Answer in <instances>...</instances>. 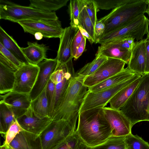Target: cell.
I'll return each instance as SVG.
<instances>
[{
  "mask_svg": "<svg viewBox=\"0 0 149 149\" xmlns=\"http://www.w3.org/2000/svg\"><path fill=\"white\" fill-rule=\"evenodd\" d=\"M125 136H111L105 142L97 146L90 147L91 149H125Z\"/></svg>",
  "mask_w": 149,
  "mask_h": 149,
  "instance_id": "obj_31",
  "label": "cell"
},
{
  "mask_svg": "<svg viewBox=\"0 0 149 149\" xmlns=\"http://www.w3.org/2000/svg\"><path fill=\"white\" fill-rule=\"evenodd\" d=\"M9 148L12 149H42L40 136L24 130L17 135Z\"/></svg>",
  "mask_w": 149,
  "mask_h": 149,
  "instance_id": "obj_18",
  "label": "cell"
},
{
  "mask_svg": "<svg viewBox=\"0 0 149 149\" xmlns=\"http://www.w3.org/2000/svg\"><path fill=\"white\" fill-rule=\"evenodd\" d=\"M0 43L13 54L20 61L24 64L29 63L16 42L0 26Z\"/></svg>",
  "mask_w": 149,
  "mask_h": 149,
  "instance_id": "obj_24",
  "label": "cell"
},
{
  "mask_svg": "<svg viewBox=\"0 0 149 149\" xmlns=\"http://www.w3.org/2000/svg\"><path fill=\"white\" fill-rule=\"evenodd\" d=\"M79 29L80 30L82 35L84 37L87 38L91 44L93 42L88 32L84 29L81 27L80 26L78 27Z\"/></svg>",
  "mask_w": 149,
  "mask_h": 149,
  "instance_id": "obj_46",
  "label": "cell"
},
{
  "mask_svg": "<svg viewBox=\"0 0 149 149\" xmlns=\"http://www.w3.org/2000/svg\"><path fill=\"white\" fill-rule=\"evenodd\" d=\"M86 38L84 37L83 40L79 46L78 47L74 60H77L82 54L85 47Z\"/></svg>",
  "mask_w": 149,
  "mask_h": 149,
  "instance_id": "obj_45",
  "label": "cell"
},
{
  "mask_svg": "<svg viewBox=\"0 0 149 149\" xmlns=\"http://www.w3.org/2000/svg\"><path fill=\"white\" fill-rule=\"evenodd\" d=\"M27 44L28 46L27 47H21V49L29 63L38 65L47 58L48 47L43 44H39L36 42H28Z\"/></svg>",
  "mask_w": 149,
  "mask_h": 149,
  "instance_id": "obj_20",
  "label": "cell"
},
{
  "mask_svg": "<svg viewBox=\"0 0 149 149\" xmlns=\"http://www.w3.org/2000/svg\"><path fill=\"white\" fill-rule=\"evenodd\" d=\"M0 52L18 68L24 64L0 43Z\"/></svg>",
  "mask_w": 149,
  "mask_h": 149,
  "instance_id": "obj_39",
  "label": "cell"
},
{
  "mask_svg": "<svg viewBox=\"0 0 149 149\" xmlns=\"http://www.w3.org/2000/svg\"><path fill=\"white\" fill-rule=\"evenodd\" d=\"M132 126L149 121V74H146L133 93L120 110Z\"/></svg>",
  "mask_w": 149,
  "mask_h": 149,
  "instance_id": "obj_3",
  "label": "cell"
},
{
  "mask_svg": "<svg viewBox=\"0 0 149 149\" xmlns=\"http://www.w3.org/2000/svg\"><path fill=\"white\" fill-rule=\"evenodd\" d=\"M16 119L11 109L1 100L0 102V132L6 135L12 122Z\"/></svg>",
  "mask_w": 149,
  "mask_h": 149,
  "instance_id": "obj_29",
  "label": "cell"
},
{
  "mask_svg": "<svg viewBox=\"0 0 149 149\" xmlns=\"http://www.w3.org/2000/svg\"><path fill=\"white\" fill-rule=\"evenodd\" d=\"M135 40L132 37H128L115 41L122 48L131 51L135 45Z\"/></svg>",
  "mask_w": 149,
  "mask_h": 149,
  "instance_id": "obj_40",
  "label": "cell"
},
{
  "mask_svg": "<svg viewBox=\"0 0 149 149\" xmlns=\"http://www.w3.org/2000/svg\"><path fill=\"white\" fill-rule=\"evenodd\" d=\"M35 39L37 40H40L42 39L43 36V35L41 33L37 32L34 35Z\"/></svg>",
  "mask_w": 149,
  "mask_h": 149,
  "instance_id": "obj_48",
  "label": "cell"
},
{
  "mask_svg": "<svg viewBox=\"0 0 149 149\" xmlns=\"http://www.w3.org/2000/svg\"><path fill=\"white\" fill-rule=\"evenodd\" d=\"M75 132L80 140L90 147L103 143L112 136L111 127L102 108L80 113Z\"/></svg>",
  "mask_w": 149,
  "mask_h": 149,
  "instance_id": "obj_1",
  "label": "cell"
},
{
  "mask_svg": "<svg viewBox=\"0 0 149 149\" xmlns=\"http://www.w3.org/2000/svg\"><path fill=\"white\" fill-rule=\"evenodd\" d=\"M143 75L118 91L109 101L110 107L116 110H120L141 81Z\"/></svg>",
  "mask_w": 149,
  "mask_h": 149,
  "instance_id": "obj_21",
  "label": "cell"
},
{
  "mask_svg": "<svg viewBox=\"0 0 149 149\" xmlns=\"http://www.w3.org/2000/svg\"><path fill=\"white\" fill-rule=\"evenodd\" d=\"M22 28L25 32L33 35L37 32L41 33L45 38H59L64 29L59 19H37L22 20L17 22Z\"/></svg>",
  "mask_w": 149,
  "mask_h": 149,
  "instance_id": "obj_9",
  "label": "cell"
},
{
  "mask_svg": "<svg viewBox=\"0 0 149 149\" xmlns=\"http://www.w3.org/2000/svg\"><path fill=\"white\" fill-rule=\"evenodd\" d=\"M8 149H11V148H9Z\"/></svg>",
  "mask_w": 149,
  "mask_h": 149,
  "instance_id": "obj_52",
  "label": "cell"
},
{
  "mask_svg": "<svg viewBox=\"0 0 149 149\" xmlns=\"http://www.w3.org/2000/svg\"><path fill=\"white\" fill-rule=\"evenodd\" d=\"M125 149H127V148L126 147V148H125Z\"/></svg>",
  "mask_w": 149,
  "mask_h": 149,
  "instance_id": "obj_51",
  "label": "cell"
},
{
  "mask_svg": "<svg viewBox=\"0 0 149 149\" xmlns=\"http://www.w3.org/2000/svg\"><path fill=\"white\" fill-rule=\"evenodd\" d=\"M148 5V0H129L113 9L100 19L105 26L102 36L121 27L140 15L144 14Z\"/></svg>",
  "mask_w": 149,
  "mask_h": 149,
  "instance_id": "obj_4",
  "label": "cell"
},
{
  "mask_svg": "<svg viewBox=\"0 0 149 149\" xmlns=\"http://www.w3.org/2000/svg\"><path fill=\"white\" fill-rule=\"evenodd\" d=\"M15 72L0 63V93L1 95L12 91L15 80Z\"/></svg>",
  "mask_w": 149,
  "mask_h": 149,
  "instance_id": "obj_26",
  "label": "cell"
},
{
  "mask_svg": "<svg viewBox=\"0 0 149 149\" xmlns=\"http://www.w3.org/2000/svg\"><path fill=\"white\" fill-rule=\"evenodd\" d=\"M8 148L9 147L4 144L3 145L0 146V149H8Z\"/></svg>",
  "mask_w": 149,
  "mask_h": 149,
  "instance_id": "obj_49",
  "label": "cell"
},
{
  "mask_svg": "<svg viewBox=\"0 0 149 149\" xmlns=\"http://www.w3.org/2000/svg\"><path fill=\"white\" fill-rule=\"evenodd\" d=\"M75 75L76 73L72 61L69 69L66 72L64 79L61 82L56 85L53 116L60 105L71 80Z\"/></svg>",
  "mask_w": 149,
  "mask_h": 149,
  "instance_id": "obj_23",
  "label": "cell"
},
{
  "mask_svg": "<svg viewBox=\"0 0 149 149\" xmlns=\"http://www.w3.org/2000/svg\"><path fill=\"white\" fill-rule=\"evenodd\" d=\"M127 67L131 71L141 76L146 74V51L145 40L135 42L131 51Z\"/></svg>",
  "mask_w": 149,
  "mask_h": 149,
  "instance_id": "obj_17",
  "label": "cell"
},
{
  "mask_svg": "<svg viewBox=\"0 0 149 149\" xmlns=\"http://www.w3.org/2000/svg\"><path fill=\"white\" fill-rule=\"evenodd\" d=\"M103 110L111 127L112 136H126L131 134V124L120 110L106 107L103 108Z\"/></svg>",
  "mask_w": 149,
  "mask_h": 149,
  "instance_id": "obj_13",
  "label": "cell"
},
{
  "mask_svg": "<svg viewBox=\"0 0 149 149\" xmlns=\"http://www.w3.org/2000/svg\"><path fill=\"white\" fill-rule=\"evenodd\" d=\"M126 64L121 60L108 58L94 73L84 78L83 84L88 88L92 87L121 71Z\"/></svg>",
  "mask_w": 149,
  "mask_h": 149,
  "instance_id": "obj_10",
  "label": "cell"
},
{
  "mask_svg": "<svg viewBox=\"0 0 149 149\" xmlns=\"http://www.w3.org/2000/svg\"><path fill=\"white\" fill-rule=\"evenodd\" d=\"M0 19L14 22L27 20L58 19L55 12H48L7 1H0Z\"/></svg>",
  "mask_w": 149,
  "mask_h": 149,
  "instance_id": "obj_5",
  "label": "cell"
},
{
  "mask_svg": "<svg viewBox=\"0 0 149 149\" xmlns=\"http://www.w3.org/2000/svg\"><path fill=\"white\" fill-rule=\"evenodd\" d=\"M149 26L148 17L144 14L140 15L121 27L102 36L97 43L101 45L128 37L139 41L149 33Z\"/></svg>",
  "mask_w": 149,
  "mask_h": 149,
  "instance_id": "obj_6",
  "label": "cell"
},
{
  "mask_svg": "<svg viewBox=\"0 0 149 149\" xmlns=\"http://www.w3.org/2000/svg\"><path fill=\"white\" fill-rule=\"evenodd\" d=\"M38 65H23L15 72V80L12 91L29 94L36 82L39 71Z\"/></svg>",
  "mask_w": 149,
  "mask_h": 149,
  "instance_id": "obj_11",
  "label": "cell"
},
{
  "mask_svg": "<svg viewBox=\"0 0 149 149\" xmlns=\"http://www.w3.org/2000/svg\"><path fill=\"white\" fill-rule=\"evenodd\" d=\"M17 120L24 130L39 136L52 120L50 118H41L38 117L31 107Z\"/></svg>",
  "mask_w": 149,
  "mask_h": 149,
  "instance_id": "obj_15",
  "label": "cell"
},
{
  "mask_svg": "<svg viewBox=\"0 0 149 149\" xmlns=\"http://www.w3.org/2000/svg\"><path fill=\"white\" fill-rule=\"evenodd\" d=\"M125 141L128 149H149L148 143L137 135L126 136Z\"/></svg>",
  "mask_w": 149,
  "mask_h": 149,
  "instance_id": "obj_32",
  "label": "cell"
},
{
  "mask_svg": "<svg viewBox=\"0 0 149 149\" xmlns=\"http://www.w3.org/2000/svg\"><path fill=\"white\" fill-rule=\"evenodd\" d=\"M57 59L46 58L38 65L39 70L35 85L29 94L31 101L35 100L42 92L49 80L50 77L56 70Z\"/></svg>",
  "mask_w": 149,
  "mask_h": 149,
  "instance_id": "obj_12",
  "label": "cell"
},
{
  "mask_svg": "<svg viewBox=\"0 0 149 149\" xmlns=\"http://www.w3.org/2000/svg\"><path fill=\"white\" fill-rule=\"evenodd\" d=\"M141 76L140 74L136 73L127 80L112 87L95 92L88 91L79 113L91 109L104 107L118 91Z\"/></svg>",
  "mask_w": 149,
  "mask_h": 149,
  "instance_id": "obj_8",
  "label": "cell"
},
{
  "mask_svg": "<svg viewBox=\"0 0 149 149\" xmlns=\"http://www.w3.org/2000/svg\"><path fill=\"white\" fill-rule=\"evenodd\" d=\"M0 63L15 72L18 68L1 52H0Z\"/></svg>",
  "mask_w": 149,
  "mask_h": 149,
  "instance_id": "obj_43",
  "label": "cell"
},
{
  "mask_svg": "<svg viewBox=\"0 0 149 149\" xmlns=\"http://www.w3.org/2000/svg\"><path fill=\"white\" fill-rule=\"evenodd\" d=\"M79 29L70 26L64 29L60 38L59 48L56 57L58 64H65L73 58L72 53V45L73 40Z\"/></svg>",
  "mask_w": 149,
  "mask_h": 149,
  "instance_id": "obj_16",
  "label": "cell"
},
{
  "mask_svg": "<svg viewBox=\"0 0 149 149\" xmlns=\"http://www.w3.org/2000/svg\"><path fill=\"white\" fill-rule=\"evenodd\" d=\"M86 10L93 25L98 21L97 17L98 10L96 4L94 0H84Z\"/></svg>",
  "mask_w": 149,
  "mask_h": 149,
  "instance_id": "obj_38",
  "label": "cell"
},
{
  "mask_svg": "<svg viewBox=\"0 0 149 149\" xmlns=\"http://www.w3.org/2000/svg\"><path fill=\"white\" fill-rule=\"evenodd\" d=\"M56 84L50 79L46 86V94L47 98L49 117L52 119L53 114Z\"/></svg>",
  "mask_w": 149,
  "mask_h": 149,
  "instance_id": "obj_34",
  "label": "cell"
},
{
  "mask_svg": "<svg viewBox=\"0 0 149 149\" xmlns=\"http://www.w3.org/2000/svg\"><path fill=\"white\" fill-rule=\"evenodd\" d=\"M23 130L16 119L11 123L5 135L4 144L9 147L10 143L17 135Z\"/></svg>",
  "mask_w": 149,
  "mask_h": 149,
  "instance_id": "obj_36",
  "label": "cell"
},
{
  "mask_svg": "<svg viewBox=\"0 0 149 149\" xmlns=\"http://www.w3.org/2000/svg\"><path fill=\"white\" fill-rule=\"evenodd\" d=\"M108 58L101 55H95V59L85 65L76 74L86 77L94 73Z\"/></svg>",
  "mask_w": 149,
  "mask_h": 149,
  "instance_id": "obj_30",
  "label": "cell"
},
{
  "mask_svg": "<svg viewBox=\"0 0 149 149\" xmlns=\"http://www.w3.org/2000/svg\"><path fill=\"white\" fill-rule=\"evenodd\" d=\"M69 10L70 17V26L78 28L79 24V9L78 0H71Z\"/></svg>",
  "mask_w": 149,
  "mask_h": 149,
  "instance_id": "obj_33",
  "label": "cell"
},
{
  "mask_svg": "<svg viewBox=\"0 0 149 149\" xmlns=\"http://www.w3.org/2000/svg\"><path fill=\"white\" fill-rule=\"evenodd\" d=\"M2 101L13 113L15 118L24 114L30 107L31 100L29 94L11 91L3 95Z\"/></svg>",
  "mask_w": 149,
  "mask_h": 149,
  "instance_id": "obj_14",
  "label": "cell"
},
{
  "mask_svg": "<svg viewBox=\"0 0 149 149\" xmlns=\"http://www.w3.org/2000/svg\"><path fill=\"white\" fill-rule=\"evenodd\" d=\"M131 54V51L122 48L114 41L101 45L98 47L95 55H101L107 58L121 60L127 64Z\"/></svg>",
  "mask_w": 149,
  "mask_h": 149,
  "instance_id": "obj_19",
  "label": "cell"
},
{
  "mask_svg": "<svg viewBox=\"0 0 149 149\" xmlns=\"http://www.w3.org/2000/svg\"><path fill=\"white\" fill-rule=\"evenodd\" d=\"M148 16H149V15Z\"/></svg>",
  "mask_w": 149,
  "mask_h": 149,
  "instance_id": "obj_53",
  "label": "cell"
},
{
  "mask_svg": "<svg viewBox=\"0 0 149 149\" xmlns=\"http://www.w3.org/2000/svg\"><path fill=\"white\" fill-rule=\"evenodd\" d=\"M79 9L80 26L86 30L91 37L93 42H95L94 26L86 10L84 0H78Z\"/></svg>",
  "mask_w": 149,
  "mask_h": 149,
  "instance_id": "obj_28",
  "label": "cell"
},
{
  "mask_svg": "<svg viewBox=\"0 0 149 149\" xmlns=\"http://www.w3.org/2000/svg\"><path fill=\"white\" fill-rule=\"evenodd\" d=\"M146 13H147L148 15H149V4H148V6L147 7V10L146 12Z\"/></svg>",
  "mask_w": 149,
  "mask_h": 149,
  "instance_id": "obj_50",
  "label": "cell"
},
{
  "mask_svg": "<svg viewBox=\"0 0 149 149\" xmlns=\"http://www.w3.org/2000/svg\"><path fill=\"white\" fill-rule=\"evenodd\" d=\"M105 29V25L103 21L100 19L98 20L94 26V37L95 43H97L98 40L103 35Z\"/></svg>",
  "mask_w": 149,
  "mask_h": 149,
  "instance_id": "obj_41",
  "label": "cell"
},
{
  "mask_svg": "<svg viewBox=\"0 0 149 149\" xmlns=\"http://www.w3.org/2000/svg\"><path fill=\"white\" fill-rule=\"evenodd\" d=\"M68 0H30L29 6L52 12L66 6Z\"/></svg>",
  "mask_w": 149,
  "mask_h": 149,
  "instance_id": "obj_27",
  "label": "cell"
},
{
  "mask_svg": "<svg viewBox=\"0 0 149 149\" xmlns=\"http://www.w3.org/2000/svg\"><path fill=\"white\" fill-rule=\"evenodd\" d=\"M136 73L129 70L127 67L120 72L92 87L88 88V91L95 92L109 88L124 81Z\"/></svg>",
  "mask_w": 149,
  "mask_h": 149,
  "instance_id": "obj_22",
  "label": "cell"
},
{
  "mask_svg": "<svg viewBox=\"0 0 149 149\" xmlns=\"http://www.w3.org/2000/svg\"><path fill=\"white\" fill-rule=\"evenodd\" d=\"M98 10L113 9L127 2L129 0H94Z\"/></svg>",
  "mask_w": 149,
  "mask_h": 149,
  "instance_id": "obj_35",
  "label": "cell"
},
{
  "mask_svg": "<svg viewBox=\"0 0 149 149\" xmlns=\"http://www.w3.org/2000/svg\"><path fill=\"white\" fill-rule=\"evenodd\" d=\"M79 140L74 132L53 149H75Z\"/></svg>",
  "mask_w": 149,
  "mask_h": 149,
  "instance_id": "obj_37",
  "label": "cell"
},
{
  "mask_svg": "<svg viewBox=\"0 0 149 149\" xmlns=\"http://www.w3.org/2000/svg\"><path fill=\"white\" fill-rule=\"evenodd\" d=\"M84 37L79 29L73 40L72 43V53L73 58H74L75 56L77 49Z\"/></svg>",
  "mask_w": 149,
  "mask_h": 149,
  "instance_id": "obj_42",
  "label": "cell"
},
{
  "mask_svg": "<svg viewBox=\"0 0 149 149\" xmlns=\"http://www.w3.org/2000/svg\"><path fill=\"white\" fill-rule=\"evenodd\" d=\"M74 132L67 121L52 120L39 135L42 149H53Z\"/></svg>",
  "mask_w": 149,
  "mask_h": 149,
  "instance_id": "obj_7",
  "label": "cell"
},
{
  "mask_svg": "<svg viewBox=\"0 0 149 149\" xmlns=\"http://www.w3.org/2000/svg\"><path fill=\"white\" fill-rule=\"evenodd\" d=\"M85 77L77 75L71 80L65 95L52 120L63 119L68 122L75 132L80 108L88 92L83 84Z\"/></svg>",
  "mask_w": 149,
  "mask_h": 149,
  "instance_id": "obj_2",
  "label": "cell"
},
{
  "mask_svg": "<svg viewBox=\"0 0 149 149\" xmlns=\"http://www.w3.org/2000/svg\"><path fill=\"white\" fill-rule=\"evenodd\" d=\"M75 149H91V148L79 140Z\"/></svg>",
  "mask_w": 149,
  "mask_h": 149,
  "instance_id": "obj_47",
  "label": "cell"
},
{
  "mask_svg": "<svg viewBox=\"0 0 149 149\" xmlns=\"http://www.w3.org/2000/svg\"><path fill=\"white\" fill-rule=\"evenodd\" d=\"M46 86L40 94L31 102L30 107L36 116L41 118H50L46 94Z\"/></svg>",
  "mask_w": 149,
  "mask_h": 149,
  "instance_id": "obj_25",
  "label": "cell"
},
{
  "mask_svg": "<svg viewBox=\"0 0 149 149\" xmlns=\"http://www.w3.org/2000/svg\"><path fill=\"white\" fill-rule=\"evenodd\" d=\"M145 40L146 51V74H149V33Z\"/></svg>",
  "mask_w": 149,
  "mask_h": 149,
  "instance_id": "obj_44",
  "label": "cell"
}]
</instances>
